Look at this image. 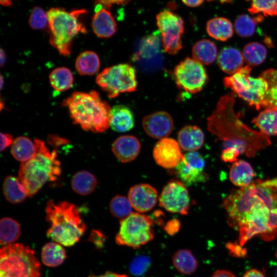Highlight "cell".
Here are the masks:
<instances>
[{
    "label": "cell",
    "instance_id": "f5cc1de1",
    "mask_svg": "<svg viewBox=\"0 0 277 277\" xmlns=\"http://www.w3.org/2000/svg\"><path fill=\"white\" fill-rule=\"evenodd\" d=\"M0 58H1V66L2 67L4 66L6 61V55L5 51L1 48L0 51Z\"/></svg>",
    "mask_w": 277,
    "mask_h": 277
},
{
    "label": "cell",
    "instance_id": "f546056e",
    "mask_svg": "<svg viewBox=\"0 0 277 277\" xmlns=\"http://www.w3.org/2000/svg\"><path fill=\"white\" fill-rule=\"evenodd\" d=\"M75 66L81 75H92L95 74L100 67V60L98 55L92 51H85L77 57Z\"/></svg>",
    "mask_w": 277,
    "mask_h": 277
},
{
    "label": "cell",
    "instance_id": "e575fe53",
    "mask_svg": "<svg viewBox=\"0 0 277 277\" xmlns=\"http://www.w3.org/2000/svg\"><path fill=\"white\" fill-rule=\"evenodd\" d=\"M49 81L52 87L58 92L69 89L72 86L74 78L71 71L64 67L53 69L49 75Z\"/></svg>",
    "mask_w": 277,
    "mask_h": 277
},
{
    "label": "cell",
    "instance_id": "603a6c76",
    "mask_svg": "<svg viewBox=\"0 0 277 277\" xmlns=\"http://www.w3.org/2000/svg\"><path fill=\"white\" fill-rule=\"evenodd\" d=\"M229 174L230 181L240 188L250 185L254 176L252 166L244 160L234 162L230 168Z\"/></svg>",
    "mask_w": 277,
    "mask_h": 277
},
{
    "label": "cell",
    "instance_id": "9a60e30c",
    "mask_svg": "<svg viewBox=\"0 0 277 277\" xmlns=\"http://www.w3.org/2000/svg\"><path fill=\"white\" fill-rule=\"evenodd\" d=\"M153 156L159 166L166 169L175 168L184 158L179 143L168 137L161 139L156 143Z\"/></svg>",
    "mask_w": 277,
    "mask_h": 277
},
{
    "label": "cell",
    "instance_id": "7dc6e473",
    "mask_svg": "<svg viewBox=\"0 0 277 277\" xmlns=\"http://www.w3.org/2000/svg\"><path fill=\"white\" fill-rule=\"evenodd\" d=\"M130 1V0H96V2L98 5L107 9L109 8L113 4H125Z\"/></svg>",
    "mask_w": 277,
    "mask_h": 277
},
{
    "label": "cell",
    "instance_id": "7bdbcfd3",
    "mask_svg": "<svg viewBox=\"0 0 277 277\" xmlns=\"http://www.w3.org/2000/svg\"><path fill=\"white\" fill-rule=\"evenodd\" d=\"M106 236L101 231L92 230L89 235L88 240L94 244L97 248L101 249L104 247Z\"/></svg>",
    "mask_w": 277,
    "mask_h": 277
},
{
    "label": "cell",
    "instance_id": "4316f807",
    "mask_svg": "<svg viewBox=\"0 0 277 277\" xmlns=\"http://www.w3.org/2000/svg\"><path fill=\"white\" fill-rule=\"evenodd\" d=\"M252 122L264 135H277V107L266 108L254 118Z\"/></svg>",
    "mask_w": 277,
    "mask_h": 277
},
{
    "label": "cell",
    "instance_id": "d590c367",
    "mask_svg": "<svg viewBox=\"0 0 277 277\" xmlns=\"http://www.w3.org/2000/svg\"><path fill=\"white\" fill-rule=\"evenodd\" d=\"M20 226L15 220L9 217H3L0 222V243L7 245L14 242L19 237Z\"/></svg>",
    "mask_w": 277,
    "mask_h": 277
},
{
    "label": "cell",
    "instance_id": "5bb4252c",
    "mask_svg": "<svg viewBox=\"0 0 277 277\" xmlns=\"http://www.w3.org/2000/svg\"><path fill=\"white\" fill-rule=\"evenodd\" d=\"M205 165V160L201 154L196 151L188 152L175 168L176 174L187 186L204 182L208 179V175L204 171Z\"/></svg>",
    "mask_w": 277,
    "mask_h": 277
},
{
    "label": "cell",
    "instance_id": "f1b7e54d",
    "mask_svg": "<svg viewBox=\"0 0 277 277\" xmlns=\"http://www.w3.org/2000/svg\"><path fill=\"white\" fill-rule=\"evenodd\" d=\"M66 257L64 248L62 245L55 242L48 243L42 248V261L48 267H55L61 265Z\"/></svg>",
    "mask_w": 277,
    "mask_h": 277
},
{
    "label": "cell",
    "instance_id": "9f6ffc18",
    "mask_svg": "<svg viewBox=\"0 0 277 277\" xmlns=\"http://www.w3.org/2000/svg\"><path fill=\"white\" fill-rule=\"evenodd\" d=\"M207 1L208 2H211V1H215V0H207ZM219 1L220 3L223 4V3H231L232 0H217Z\"/></svg>",
    "mask_w": 277,
    "mask_h": 277
},
{
    "label": "cell",
    "instance_id": "c3c4849f",
    "mask_svg": "<svg viewBox=\"0 0 277 277\" xmlns=\"http://www.w3.org/2000/svg\"><path fill=\"white\" fill-rule=\"evenodd\" d=\"M211 277H236L231 271L226 270H217Z\"/></svg>",
    "mask_w": 277,
    "mask_h": 277
},
{
    "label": "cell",
    "instance_id": "e0dca14e",
    "mask_svg": "<svg viewBox=\"0 0 277 277\" xmlns=\"http://www.w3.org/2000/svg\"><path fill=\"white\" fill-rule=\"evenodd\" d=\"M142 125L149 136L161 140L167 137L171 133L173 121L167 112L158 111L145 116Z\"/></svg>",
    "mask_w": 277,
    "mask_h": 277
},
{
    "label": "cell",
    "instance_id": "836d02e7",
    "mask_svg": "<svg viewBox=\"0 0 277 277\" xmlns=\"http://www.w3.org/2000/svg\"><path fill=\"white\" fill-rule=\"evenodd\" d=\"M264 16L257 14L250 16L248 14H240L235 19L234 29L236 34L242 37H248L255 32L256 25L263 22Z\"/></svg>",
    "mask_w": 277,
    "mask_h": 277
},
{
    "label": "cell",
    "instance_id": "8992f818",
    "mask_svg": "<svg viewBox=\"0 0 277 277\" xmlns=\"http://www.w3.org/2000/svg\"><path fill=\"white\" fill-rule=\"evenodd\" d=\"M86 12L85 10L68 12L61 8H52L47 12L50 32L49 42L61 55H70L73 38L80 33L86 32L79 18Z\"/></svg>",
    "mask_w": 277,
    "mask_h": 277
},
{
    "label": "cell",
    "instance_id": "7a4b0ae2",
    "mask_svg": "<svg viewBox=\"0 0 277 277\" xmlns=\"http://www.w3.org/2000/svg\"><path fill=\"white\" fill-rule=\"evenodd\" d=\"M62 105L67 108L73 124L86 131L101 133L110 126L111 108L95 90L74 92Z\"/></svg>",
    "mask_w": 277,
    "mask_h": 277
},
{
    "label": "cell",
    "instance_id": "f907efd6",
    "mask_svg": "<svg viewBox=\"0 0 277 277\" xmlns=\"http://www.w3.org/2000/svg\"><path fill=\"white\" fill-rule=\"evenodd\" d=\"M88 277H128L126 274H118L111 271H107L103 274L96 275L91 274Z\"/></svg>",
    "mask_w": 277,
    "mask_h": 277
},
{
    "label": "cell",
    "instance_id": "f35d334b",
    "mask_svg": "<svg viewBox=\"0 0 277 277\" xmlns=\"http://www.w3.org/2000/svg\"><path fill=\"white\" fill-rule=\"evenodd\" d=\"M109 207L112 215L121 219L130 214L133 208L128 198L120 195H117L111 199Z\"/></svg>",
    "mask_w": 277,
    "mask_h": 277
},
{
    "label": "cell",
    "instance_id": "5b68a950",
    "mask_svg": "<svg viewBox=\"0 0 277 277\" xmlns=\"http://www.w3.org/2000/svg\"><path fill=\"white\" fill-rule=\"evenodd\" d=\"M261 202L269 203L277 208V187L257 180L247 187L232 191L222 203L230 226L234 228L253 206Z\"/></svg>",
    "mask_w": 277,
    "mask_h": 277
},
{
    "label": "cell",
    "instance_id": "ac0fdd59",
    "mask_svg": "<svg viewBox=\"0 0 277 277\" xmlns=\"http://www.w3.org/2000/svg\"><path fill=\"white\" fill-rule=\"evenodd\" d=\"M141 149L139 140L132 135H122L113 143L112 150L116 157L122 163H128L134 160Z\"/></svg>",
    "mask_w": 277,
    "mask_h": 277
},
{
    "label": "cell",
    "instance_id": "1f68e13d",
    "mask_svg": "<svg viewBox=\"0 0 277 277\" xmlns=\"http://www.w3.org/2000/svg\"><path fill=\"white\" fill-rule=\"evenodd\" d=\"M96 185L95 177L90 172L84 170L76 172L71 181L73 190L82 195H88L92 193Z\"/></svg>",
    "mask_w": 277,
    "mask_h": 277
},
{
    "label": "cell",
    "instance_id": "8fae6325",
    "mask_svg": "<svg viewBox=\"0 0 277 277\" xmlns=\"http://www.w3.org/2000/svg\"><path fill=\"white\" fill-rule=\"evenodd\" d=\"M156 20L164 51L171 55L177 54L182 48L183 19L177 14L165 10L156 15Z\"/></svg>",
    "mask_w": 277,
    "mask_h": 277
},
{
    "label": "cell",
    "instance_id": "db71d44e",
    "mask_svg": "<svg viewBox=\"0 0 277 277\" xmlns=\"http://www.w3.org/2000/svg\"><path fill=\"white\" fill-rule=\"evenodd\" d=\"M264 183L268 186L277 187V178L263 181Z\"/></svg>",
    "mask_w": 277,
    "mask_h": 277
},
{
    "label": "cell",
    "instance_id": "44dd1931",
    "mask_svg": "<svg viewBox=\"0 0 277 277\" xmlns=\"http://www.w3.org/2000/svg\"><path fill=\"white\" fill-rule=\"evenodd\" d=\"M243 54L237 49L231 47L224 48L217 56V64L225 73L234 74L243 67Z\"/></svg>",
    "mask_w": 277,
    "mask_h": 277
},
{
    "label": "cell",
    "instance_id": "11a10c76",
    "mask_svg": "<svg viewBox=\"0 0 277 277\" xmlns=\"http://www.w3.org/2000/svg\"><path fill=\"white\" fill-rule=\"evenodd\" d=\"M0 3L2 5L6 7L11 6L12 5L11 0H0Z\"/></svg>",
    "mask_w": 277,
    "mask_h": 277
},
{
    "label": "cell",
    "instance_id": "ba28073f",
    "mask_svg": "<svg viewBox=\"0 0 277 277\" xmlns=\"http://www.w3.org/2000/svg\"><path fill=\"white\" fill-rule=\"evenodd\" d=\"M41 266L34 251L22 244L14 243L0 250V277H40Z\"/></svg>",
    "mask_w": 277,
    "mask_h": 277
},
{
    "label": "cell",
    "instance_id": "816d5d0a",
    "mask_svg": "<svg viewBox=\"0 0 277 277\" xmlns=\"http://www.w3.org/2000/svg\"><path fill=\"white\" fill-rule=\"evenodd\" d=\"M184 4L190 7H196L200 6L204 0H182Z\"/></svg>",
    "mask_w": 277,
    "mask_h": 277
},
{
    "label": "cell",
    "instance_id": "74e56055",
    "mask_svg": "<svg viewBox=\"0 0 277 277\" xmlns=\"http://www.w3.org/2000/svg\"><path fill=\"white\" fill-rule=\"evenodd\" d=\"M250 2L248 12L252 15L277 16V0H246Z\"/></svg>",
    "mask_w": 277,
    "mask_h": 277
},
{
    "label": "cell",
    "instance_id": "680465c9",
    "mask_svg": "<svg viewBox=\"0 0 277 277\" xmlns=\"http://www.w3.org/2000/svg\"><path fill=\"white\" fill-rule=\"evenodd\" d=\"M275 277H277V269L275 271Z\"/></svg>",
    "mask_w": 277,
    "mask_h": 277
},
{
    "label": "cell",
    "instance_id": "ee69618b",
    "mask_svg": "<svg viewBox=\"0 0 277 277\" xmlns=\"http://www.w3.org/2000/svg\"><path fill=\"white\" fill-rule=\"evenodd\" d=\"M268 83L269 88L277 86V70L270 69L264 71L260 75Z\"/></svg>",
    "mask_w": 277,
    "mask_h": 277
},
{
    "label": "cell",
    "instance_id": "7c38bea8",
    "mask_svg": "<svg viewBox=\"0 0 277 277\" xmlns=\"http://www.w3.org/2000/svg\"><path fill=\"white\" fill-rule=\"evenodd\" d=\"M173 75L177 87L190 94L200 92L208 79L203 64L190 57L186 58L175 67Z\"/></svg>",
    "mask_w": 277,
    "mask_h": 277
},
{
    "label": "cell",
    "instance_id": "30bf717a",
    "mask_svg": "<svg viewBox=\"0 0 277 277\" xmlns=\"http://www.w3.org/2000/svg\"><path fill=\"white\" fill-rule=\"evenodd\" d=\"M95 81L110 98L121 93L133 92L137 86L135 70L128 64L105 68L97 75Z\"/></svg>",
    "mask_w": 277,
    "mask_h": 277
},
{
    "label": "cell",
    "instance_id": "cb8c5ba5",
    "mask_svg": "<svg viewBox=\"0 0 277 277\" xmlns=\"http://www.w3.org/2000/svg\"><path fill=\"white\" fill-rule=\"evenodd\" d=\"M251 71L250 66L243 67L235 74L225 77L223 80L224 85L241 97L249 90L250 84L249 77Z\"/></svg>",
    "mask_w": 277,
    "mask_h": 277
},
{
    "label": "cell",
    "instance_id": "484cf974",
    "mask_svg": "<svg viewBox=\"0 0 277 277\" xmlns=\"http://www.w3.org/2000/svg\"><path fill=\"white\" fill-rule=\"evenodd\" d=\"M206 31L212 38L226 41L233 35V29L231 22L223 17H217L209 19L206 24Z\"/></svg>",
    "mask_w": 277,
    "mask_h": 277
},
{
    "label": "cell",
    "instance_id": "d4e9b609",
    "mask_svg": "<svg viewBox=\"0 0 277 277\" xmlns=\"http://www.w3.org/2000/svg\"><path fill=\"white\" fill-rule=\"evenodd\" d=\"M3 192L7 200L12 204H18L28 196L27 190L19 177L8 176L4 180Z\"/></svg>",
    "mask_w": 277,
    "mask_h": 277
},
{
    "label": "cell",
    "instance_id": "2e32d148",
    "mask_svg": "<svg viewBox=\"0 0 277 277\" xmlns=\"http://www.w3.org/2000/svg\"><path fill=\"white\" fill-rule=\"evenodd\" d=\"M128 198L132 207L140 213L151 210L156 205L158 194L156 190L147 184H140L131 187Z\"/></svg>",
    "mask_w": 277,
    "mask_h": 277
},
{
    "label": "cell",
    "instance_id": "4fadbf2b",
    "mask_svg": "<svg viewBox=\"0 0 277 277\" xmlns=\"http://www.w3.org/2000/svg\"><path fill=\"white\" fill-rule=\"evenodd\" d=\"M159 205L167 211L186 215L188 213L190 196L183 183L177 180L169 182L159 197Z\"/></svg>",
    "mask_w": 277,
    "mask_h": 277
},
{
    "label": "cell",
    "instance_id": "3957f363",
    "mask_svg": "<svg viewBox=\"0 0 277 277\" xmlns=\"http://www.w3.org/2000/svg\"><path fill=\"white\" fill-rule=\"evenodd\" d=\"M36 151L29 160L21 163L19 177L25 186L28 196L35 195L48 181H54L61 174V164L55 150L50 151L44 142L34 141Z\"/></svg>",
    "mask_w": 277,
    "mask_h": 277
},
{
    "label": "cell",
    "instance_id": "ab89813d",
    "mask_svg": "<svg viewBox=\"0 0 277 277\" xmlns=\"http://www.w3.org/2000/svg\"><path fill=\"white\" fill-rule=\"evenodd\" d=\"M29 24L34 30L44 29L48 24L47 12L39 7H34L30 13Z\"/></svg>",
    "mask_w": 277,
    "mask_h": 277
},
{
    "label": "cell",
    "instance_id": "6f0895ef",
    "mask_svg": "<svg viewBox=\"0 0 277 277\" xmlns=\"http://www.w3.org/2000/svg\"><path fill=\"white\" fill-rule=\"evenodd\" d=\"M4 80L3 78L2 75L1 76V89H2L3 88V87L4 86Z\"/></svg>",
    "mask_w": 277,
    "mask_h": 277
},
{
    "label": "cell",
    "instance_id": "7402d4cb",
    "mask_svg": "<svg viewBox=\"0 0 277 277\" xmlns=\"http://www.w3.org/2000/svg\"><path fill=\"white\" fill-rule=\"evenodd\" d=\"M180 146L188 152L196 151L203 145L204 134L196 126L188 125L181 129L178 133Z\"/></svg>",
    "mask_w": 277,
    "mask_h": 277
},
{
    "label": "cell",
    "instance_id": "9c48e42d",
    "mask_svg": "<svg viewBox=\"0 0 277 277\" xmlns=\"http://www.w3.org/2000/svg\"><path fill=\"white\" fill-rule=\"evenodd\" d=\"M153 224L151 217L132 212L120 221L119 231L115 236L116 244L139 248L153 239L154 234L151 227Z\"/></svg>",
    "mask_w": 277,
    "mask_h": 277
},
{
    "label": "cell",
    "instance_id": "f6af8a7d",
    "mask_svg": "<svg viewBox=\"0 0 277 277\" xmlns=\"http://www.w3.org/2000/svg\"><path fill=\"white\" fill-rule=\"evenodd\" d=\"M180 222L176 219H173L167 222L164 227L165 232L169 235H173L180 229Z\"/></svg>",
    "mask_w": 277,
    "mask_h": 277
},
{
    "label": "cell",
    "instance_id": "277c9868",
    "mask_svg": "<svg viewBox=\"0 0 277 277\" xmlns=\"http://www.w3.org/2000/svg\"><path fill=\"white\" fill-rule=\"evenodd\" d=\"M46 220L50 223L47 235L62 245L70 247L79 241L86 226L73 204L49 201L46 207Z\"/></svg>",
    "mask_w": 277,
    "mask_h": 277
},
{
    "label": "cell",
    "instance_id": "681fc988",
    "mask_svg": "<svg viewBox=\"0 0 277 277\" xmlns=\"http://www.w3.org/2000/svg\"><path fill=\"white\" fill-rule=\"evenodd\" d=\"M242 277H265L264 273L256 269L248 270Z\"/></svg>",
    "mask_w": 277,
    "mask_h": 277
},
{
    "label": "cell",
    "instance_id": "6da1fadb",
    "mask_svg": "<svg viewBox=\"0 0 277 277\" xmlns=\"http://www.w3.org/2000/svg\"><path fill=\"white\" fill-rule=\"evenodd\" d=\"M234 93L221 97L216 108L207 118V128L224 141L225 147L234 146L241 154L254 156L257 151L270 145L267 135L254 131L243 123L235 113Z\"/></svg>",
    "mask_w": 277,
    "mask_h": 277
},
{
    "label": "cell",
    "instance_id": "bcb514c9",
    "mask_svg": "<svg viewBox=\"0 0 277 277\" xmlns=\"http://www.w3.org/2000/svg\"><path fill=\"white\" fill-rule=\"evenodd\" d=\"M1 151H2L12 144L13 137L9 133L2 132L1 133Z\"/></svg>",
    "mask_w": 277,
    "mask_h": 277
},
{
    "label": "cell",
    "instance_id": "d6a6232c",
    "mask_svg": "<svg viewBox=\"0 0 277 277\" xmlns=\"http://www.w3.org/2000/svg\"><path fill=\"white\" fill-rule=\"evenodd\" d=\"M35 151L34 142L25 136L17 137L11 145V152L13 156L22 163L31 159L34 155Z\"/></svg>",
    "mask_w": 277,
    "mask_h": 277
},
{
    "label": "cell",
    "instance_id": "60d3db41",
    "mask_svg": "<svg viewBox=\"0 0 277 277\" xmlns=\"http://www.w3.org/2000/svg\"><path fill=\"white\" fill-rule=\"evenodd\" d=\"M151 264L149 257L139 255L134 258L129 264V270L134 275L140 276L148 270Z\"/></svg>",
    "mask_w": 277,
    "mask_h": 277
},
{
    "label": "cell",
    "instance_id": "8d00e7d4",
    "mask_svg": "<svg viewBox=\"0 0 277 277\" xmlns=\"http://www.w3.org/2000/svg\"><path fill=\"white\" fill-rule=\"evenodd\" d=\"M243 55L249 66H258L265 60L267 50L265 46L258 42L246 44L243 50Z\"/></svg>",
    "mask_w": 277,
    "mask_h": 277
},
{
    "label": "cell",
    "instance_id": "91938a15",
    "mask_svg": "<svg viewBox=\"0 0 277 277\" xmlns=\"http://www.w3.org/2000/svg\"><path fill=\"white\" fill-rule=\"evenodd\" d=\"M275 255L277 257V249H276V253H275Z\"/></svg>",
    "mask_w": 277,
    "mask_h": 277
},
{
    "label": "cell",
    "instance_id": "52a82bcc",
    "mask_svg": "<svg viewBox=\"0 0 277 277\" xmlns=\"http://www.w3.org/2000/svg\"><path fill=\"white\" fill-rule=\"evenodd\" d=\"M234 228L239 231V241L242 246L256 235L264 240H271L277 233V209L268 203H259L250 210Z\"/></svg>",
    "mask_w": 277,
    "mask_h": 277
},
{
    "label": "cell",
    "instance_id": "4dcf8cb0",
    "mask_svg": "<svg viewBox=\"0 0 277 277\" xmlns=\"http://www.w3.org/2000/svg\"><path fill=\"white\" fill-rule=\"evenodd\" d=\"M172 263L180 273L189 275L194 272L198 267V261L191 251L187 249H180L174 253Z\"/></svg>",
    "mask_w": 277,
    "mask_h": 277
},
{
    "label": "cell",
    "instance_id": "b9f144b4",
    "mask_svg": "<svg viewBox=\"0 0 277 277\" xmlns=\"http://www.w3.org/2000/svg\"><path fill=\"white\" fill-rule=\"evenodd\" d=\"M240 153V151L238 147L234 146H228L225 147L222 151L221 159L225 162H234Z\"/></svg>",
    "mask_w": 277,
    "mask_h": 277
},
{
    "label": "cell",
    "instance_id": "83f0119b",
    "mask_svg": "<svg viewBox=\"0 0 277 277\" xmlns=\"http://www.w3.org/2000/svg\"><path fill=\"white\" fill-rule=\"evenodd\" d=\"M217 52V48L214 43L207 39L197 41L192 49L193 59L205 65H210L214 62Z\"/></svg>",
    "mask_w": 277,
    "mask_h": 277
},
{
    "label": "cell",
    "instance_id": "d6986e66",
    "mask_svg": "<svg viewBox=\"0 0 277 277\" xmlns=\"http://www.w3.org/2000/svg\"><path fill=\"white\" fill-rule=\"evenodd\" d=\"M100 6L96 7L92 17V28L98 37L109 38L116 32V23L112 14L106 8Z\"/></svg>",
    "mask_w": 277,
    "mask_h": 277
},
{
    "label": "cell",
    "instance_id": "ffe728a7",
    "mask_svg": "<svg viewBox=\"0 0 277 277\" xmlns=\"http://www.w3.org/2000/svg\"><path fill=\"white\" fill-rule=\"evenodd\" d=\"M134 126V115L129 108L117 105L111 108L110 126L112 130L119 132H126Z\"/></svg>",
    "mask_w": 277,
    "mask_h": 277
}]
</instances>
